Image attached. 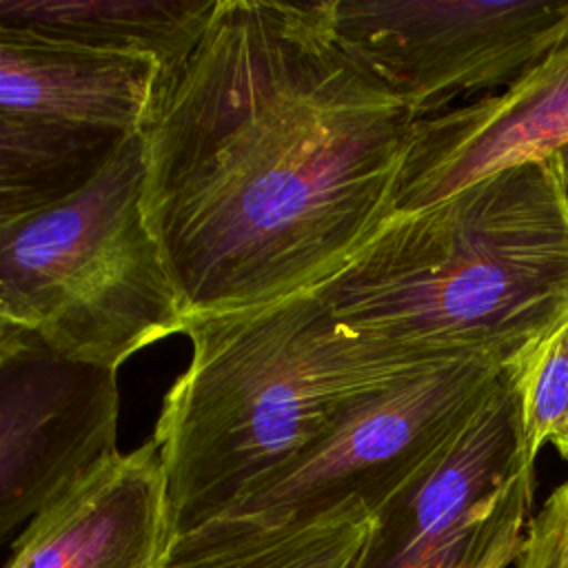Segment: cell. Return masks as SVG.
<instances>
[{
  "mask_svg": "<svg viewBox=\"0 0 568 568\" xmlns=\"http://www.w3.org/2000/svg\"><path fill=\"white\" fill-rule=\"evenodd\" d=\"M504 364L470 419L371 517L351 568H508L535 497Z\"/></svg>",
  "mask_w": 568,
  "mask_h": 568,
  "instance_id": "8992f818",
  "label": "cell"
},
{
  "mask_svg": "<svg viewBox=\"0 0 568 568\" xmlns=\"http://www.w3.org/2000/svg\"><path fill=\"white\" fill-rule=\"evenodd\" d=\"M313 295L359 335L510 362L568 311V213L550 158L390 213Z\"/></svg>",
  "mask_w": 568,
  "mask_h": 568,
  "instance_id": "3957f363",
  "label": "cell"
},
{
  "mask_svg": "<svg viewBox=\"0 0 568 568\" xmlns=\"http://www.w3.org/2000/svg\"><path fill=\"white\" fill-rule=\"evenodd\" d=\"M501 371L504 364L493 357L468 355L375 388L226 517L286 524L351 513L373 517L470 419Z\"/></svg>",
  "mask_w": 568,
  "mask_h": 568,
  "instance_id": "5b68a950",
  "label": "cell"
},
{
  "mask_svg": "<svg viewBox=\"0 0 568 568\" xmlns=\"http://www.w3.org/2000/svg\"><path fill=\"white\" fill-rule=\"evenodd\" d=\"M182 333L191 362L153 433L175 537L226 517L359 397L453 359L359 335L313 293L193 317Z\"/></svg>",
  "mask_w": 568,
  "mask_h": 568,
  "instance_id": "7a4b0ae2",
  "label": "cell"
},
{
  "mask_svg": "<svg viewBox=\"0 0 568 568\" xmlns=\"http://www.w3.org/2000/svg\"><path fill=\"white\" fill-rule=\"evenodd\" d=\"M368 521L359 513L302 524L222 517L178 535L160 568H351Z\"/></svg>",
  "mask_w": 568,
  "mask_h": 568,
  "instance_id": "4fadbf2b",
  "label": "cell"
},
{
  "mask_svg": "<svg viewBox=\"0 0 568 568\" xmlns=\"http://www.w3.org/2000/svg\"><path fill=\"white\" fill-rule=\"evenodd\" d=\"M16 328H22L20 324H16L2 308H0V333H7V331H16Z\"/></svg>",
  "mask_w": 568,
  "mask_h": 568,
  "instance_id": "d6986e66",
  "label": "cell"
},
{
  "mask_svg": "<svg viewBox=\"0 0 568 568\" xmlns=\"http://www.w3.org/2000/svg\"><path fill=\"white\" fill-rule=\"evenodd\" d=\"M142 189L135 131L82 186L0 229V308L69 362L118 373L184 331Z\"/></svg>",
  "mask_w": 568,
  "mask_h": 568,
  "instance_id": "277c9868",
  "label": "cell"
},
{
  "mask_svg": "<svg viewBox=\"0 0 568 568\" xmlns=\"http://www.w3.org/2000/svg\"><path fill=\"white\" fill-rule=\"evenodd\" d=\"M175 539L160 450H113L22 530L7 568H160Z\"/></svg>",
  "mask_w": 568,
  "mask_h": 568,
  "instance_id": "30bf717a",
  "label": "cell"
},
{
  "mask_svg": "<svg viewBox=\"0 0 568 568\" xmlns=\"http://www.w3.org/2000/svg\"><path fill=\"white\" fill-rule=\"evenodd\" d=\"M410 129L326 0H213L138 124L142 211L184 322L339 273L393 213Z\"/></svg>",
  "mask_w": 568,
  "mask_h": 568,
  "instance_id": "6da1fadb",
  "label": "cell"
},
{
  "mask_svg": "<svg viewBox=\"0 0 568 568\" xmlns=\"http://www.w3.org/2000/svg\"><path fill=\"white\" fill-rule=\"evenodd\" d=\"M213 0H0V31L158 67L202 29Z\"/></svg>",
  "mask_w": 568,
  "mask_h": 568,
  "instance_id": "7c38bea8",
  "label": "cell"
},
{
  "mask_svg": "<svg viewBox=\"0 0 568 568\" xmlns=\"http://www.w3.org/2000/svg\"><path fill=\"white\" fill-rule=\"evenodd\" d=\"M118 373L27 335L0 359V544L118 450Z\"/></svg>",
  "mask_w": 568,
  "mask_h": 568,
  "instance_id": "ba28073f",
  "label": "cell"
},
{
  "mask_svg": "<svg viewBox=\"0 0 568 568\" xmlns=\"http://www.w3.org/2000/svg\"><path fill=\"white\" fill-rule=\"evenodd\" d=\"M568 144V36L506 91L413 122L393 213L430 206Z\"/></svg>",
  "mask_w": 568,
  "mask_h": 568,
  "instance_id": "9c48e42d",
  "label": "cell"
},
{
  "mask_svg": "<svg viewBox=\"0 0 568 568\" xmlns=\"http://www.w3.org/2000/svg\"><path fill=\"white\" fill-rule=\"evenodd\" d=\"M524 446L537 459L546 444L568 450V311L506 362Z\"/></svg>",
  "mask_w": 568,
  "mask_h": 568,
  "instance_id": "9a60e30c",
  "label": "cell"
},
{
  "mask_svg": "<svg viewBox=\"0 0 568 568\" xmlns=\"http://www.w3.org/2000/svg\"><path fill=\"white\" fill-rule=\"evenodd\" d=\"M339 42L413 122L495 95L568 36V0H326Z\"/></svg>",
  "mask_w": 568,
  "mask_h": 568,
  "instance_id": "52a82bcc",
  "label": "cell"
},
{
  "mask_svg": "<svg viewBox=\"0 0 568 568\" xmlns=\"http://www.w3.org/2000/svg\"><path fill=\"white\" fill-rule=\"evenodd\" d=\"M126 135L0 113V229L82 186Z\"/></svg>",
  "mask_w": 568,
  "mask_h": 568,
  "instance_id": "5bb4252c",
  "label": "cell"
},
{
  "mask_svg": "<svg viewBox=\"0 0 568 568\" xmlns=\"http://www.w3.org/2000/svg\"><path fill=\"white\" fill-rule=\"evenodd\" d=\"M550 162H552V169H555V180H557V186H559V195H561V202H564V209L568 213V144L557 149L552 155H548Z\"/></svg>",
  "mask_w": 568,
  "mask_h": 568,
  "instance_id": "e0dca14e",
  "label": "cell"
},
{
  "mask_svg": "<svg viewBox=\"0 0 568 568\" xmlns=\"http://www.w3.org/2000/svg\"><path fill=\"white\" fill-rule=\"evenodd\" d=\"M29 331L27 328H16V331H7V333H0V359L11 353L18 344H22L27 339Z\"/></svg>",
  "mask_w": 568,
  "mask_h": 568,
  "instance_id": "ac0fdd59",
  "label": "cell"
},
{
  "mask_svg": "<svg viewBox=\"0 0 568 568\" xmlns=\"http://www.w3.org/2000/svg\"><path fill=\"white\" fill-rule=\"evenodd\" d=\"M158 64L0 31V113L135 133Z\"/></svg>",
  "mask_w": 568,
  "mask_h": 568,
  "instance_id": "8fae6325",
  "label": "cell"
},
{
  "mask_svg": "<svg viewBox=\"0 0 568 568\" xmlns=\"http://www.w3.org/2000/svg\"><path fill=\"white\" fill-rule=\"evenodd\" d=\"M517 568H568V479L528 519Z\"/></svg>",
  "mask_w": 568,
  "mask_h": 568,
  "instance_id": "2e32d148",
  "label": "cell"
},
{
  "mask_svg": "<svg viewBox=\"0 0 568 568\" xmlns=\"http://www.w3.org/2000/svg\"><path fill=\"white\" fill-rule=\"evenodd\" d=\"M561 457H564V459H566V462H568V450H566V453H564V455H561Z\"/></svg>",
  "mask_w": 568,
  "mask_h": 568,
  "instance_id": "ffe728a7",
  "label": "cell"
}]
</instances>
